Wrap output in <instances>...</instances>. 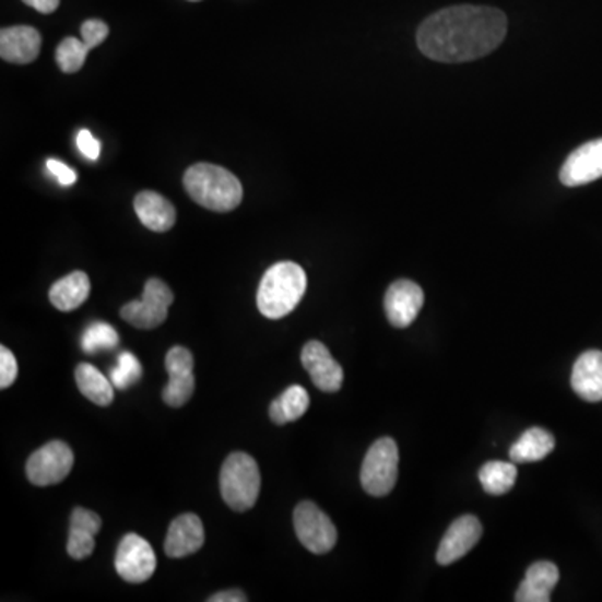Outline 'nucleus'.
I'll list each match as a JSON object with an SVG mask.
<instances>
[{
	"mask_svg": "<svg viewBox=\"0 0 602 602\" xmlns=\"http://www.w3.org/2000/svg\"><path fill=\"white\" fill-rule=\"evenodd\" d=\"M87 54H90V49L84 40L68 37L59 44L58 50H56V61L62 72L74 74V72L81 71L82 66L86 62Z\"/></svg>",
	"mask_w": 602,
	"mask_h": 602,
	"instance_id": "obj_26",
	"label": "nucleus"
},
{
	"mask_svg": "<svg viewBox=\"0 0 602 602\" xmlns=\"http://www.w3.org/2000/svg\"><path fill=\"white\" fill-rule=\"evenodd\" d=\"M399 477V447L390 437L377 440L362 463L361 482L367 494L383 497L396 487Z\"/></svg>",
	"mask_w": 602,
	"mask_h": 602,
	"instance_id": "obj_5",
	"label": "nucleus"
},
{
	"mask_svg": "<svg viewBox=\"0 0 602 602\" xmlns=\"http://www.w3.org/2000/svg\"><path fill=\"white\" fill-rule=\"evenodd\" d=\"M71 526L87 529V531L97 535L99 534L101 528H103V521H101V517L97 516L96 512H93V510L84 509V507H75V509L72 510Z\"/></svg>",
	"mask_w": 602,
	"mask_h": 602,
	"instance_id": "obj_31",
	"label": "nucleus"
},
{
	"mask_svg": "<svg viewBox=\"0 0 602 602\" xmlns=\"http://www.w3.org/2000/svg\"><path fill=\"white\" fill-rule=\"evenodd\" d=\"M194 358L185 346H173L166 355V370L169 374V383L163 390V400L169 406L185 405L193 397L197 389L194 381Z\"/></svg>",
	"mask_w": 602,
	"mask_h": 602,
	"instance_id": "obj_10",
	"label": "nucleus"
},
{
	"mask_svg": "<svg viewBox=\"0 0 602 602\" xmlns=\"http://www.w3.org/2000/svg\"><path fill=\"white\" fill-rule=\"evenodd\" d=\"M482 487L492 496H503L514 487L517 481V468L512 462L492 460L479 472Z\"/></svg>",
	"mask_w": 602,
	"mask_h": 602,
	"instance_id": "obj_24",
	"label": "nucleus"
},
{
	"mask_svg": "<svg viewBox=\"0 0 602 602\" xmlns=\"http://www.w3.org/2000/svg\"><path fill=\"white\" fill-rule=\"evenodd\" d=\"M186 191L198 204L217 213H228L241 204L243 186L228 169L198 163L185 173Z\"/></svg>",
	"mask_w": 602,
	"mask_h": 602,
	"instance_id": "obj_3",
	"label": "nucleus"
},
{
	"mask_svg": "<svg viewBox=\"0 0 602 602\" xmlns=\"http://www.w3.org/2000/svg\"><path fill=\"white\" fill-rule=\"evenodd\" d=\"M143 377V365L134 353L125 352L119 355L118 364L109 371L113 386L118 390H126L134 386L135 381Z\"/></svg>",
	"mask_w": 602,
	"mask_h": 602,
	"instance_id": "obj_27",
	"label": "nucleus"
},
{
	"mask_svg": "<svg viewBox=\"0 0 602 602\" xmlns=\"http://www.w3.org/2000/svg\"><path fill=\"white\" fill-rule=\"evenodd\" d=\"M134 211L140 222L151 232H169L175 226V206L156 191H141L135 197Z\"/></svg>",
	"mask_w": 602,
	"mask_h": 602,
	"instance_id": "obj_19",
	"label": "nucleus"
},
{
	"mask_svg": "<svg viewBox=\"0 0 602 602\" xmlns=\"http://www.w3.org/2000/svg\"><path fill=\"white\" fill-rule=\"evenodd\" d=\"M81 345L87 355L107 352V350H115L119 345V335L111 324L96 321V323H91L86 328V332L82 335Z\"/></svg>",
	"mask_w": 602,
	"mask_h": 602,
	"instance_id": "obj_25",
	"label": "nucleus"
},
{
	"mask_svg": "<svg viewBox=\"0 0 602 602\" xmlns=\"http://www.w3.org/2000/svg\"><path fill=\"white\" fill-rule=\"evenodd\" d=\"M296 538L314 554H327L335 547L337 528L332 519L310 500L299 503L293 512Z\"/></svg>",
	"mask_w": 602,
	"mask_h": 602,
	"instance_id": "obj_7",
	"label": "nucleus"
},
{
	"mask_svg": "<svg viewBox=\"0 0 602 602\" xmlns=\"http://www.w3.org/2000/svg\"><path fill=\"white\" fill-rule=\"evenodd\" d=\"M602 178V138L582 144L567 156L560 169V182L569 188Z\"/></svg>",
	"mask_w": 602,
	"mask_h": 602,
	"instance_id": "obj_12",
	"label": "nucleus"
},
{
	"mask_svg": "<svg viewBox=\"0 0 602 602\" xmlns=\"http://www.w3.org/2000/svg\"><path fill=\"white\" fill-rule=\"evenodd\" d=\"M175 295L166 283L157 279L147 280L143 299H135L121 308V318L132 327L153 330L168 318V310Z\"/></svg>",
	"mask_w": 602,
	"mask_h": 602,
	"instance_id": "obj_6",
	"label": "nucleus"
},
{
	"mask_svg": "<svg viewBox=\"0 0 602 602\" xmlns=\"http://www.w3.org/2000/svg\"><path fill=\"white\" fill-rule=\"evenodd\" d=\"M556 447V440L544 428H529L522 434L521 439L510 447V460L512 462L528 463L539 462L550 456Z\"/></svg>",
	"mask_w": 602,
	"mask_h": 602,
	"instance_id": "obj_21",
	"label": "nucleus"
},
{
	"mask_svg": "<svg viewBox=\"0 0 602 602\" xmlns=\"http://www.w3.org/2000/svg\"><path fill=\"white\" fill-rule=\"evenodd\" d=\"M191 2H198V0H191Z\"/></svg>",
	"mask_w": 602,
	"mask_h": 602,
	"instance_id": "obj_36",
	"label": "nucleus"
},
{
	"mask_svg": "<svg viewBox=\"0 0 602 602\" xmlns=\"http://www.w3.org/2000/svg\"><path fill=\"white\" fill-rule=\"evenodd\" d=\"M96 534L84 528L71 526L69 529L68 554L75 560L87 559L94 553Z\"/></svg>",
	"mask_w": 602,
	"mask_h": 602,
	"instance_id": "obj_28",
	"label": "nucleus"
},
{
	"mask_svg": "<svg viewBox=\"0 0 602 602\" xmlns=\"http://www.w3.org/2000/svg\"><path fill=\"white\" fill-rule=\"evenodd\" d=\"M204 544V528L197 514L176 517L168 529L164 553L173 559H182L198 553Z\"/></svg>",
	"mask_w": 602,
	"mask_h": 602,
	"instance_id": "obj_15",
	"label": "nucleus"
},
{
	"mask_svg": "<svg viewBox=\"0 0 602 602\" xmlns=\"http://www.w3.org/2000/svg\"><path fill=\"white\" fill-rule=\"evenodd\" d=\"M507 17L485 5H453L435 12L418 27V49L432 61H475L506 39Z\"/></svg>",
	"mask_w": 602,
	"mask_h": 602,
	"instance_id": "obj_1",
	"label": "nucleus"
},
{
	"mask_svg": "<svg viewBox=\"0 0 602 602\" xmlns=\"http://www.w3.org/2000/svg\"><path fill=\"white\" fill-rule=\"evenodd\" d=\"M74 452L62 440H52L33 453L25 465V474L37 487L59 484L71 474Z\"/></svg>",
	"mask_w": 602,
	"mask_h": 602,
	"instance_id": "obj_8",
	"label": "nucleus"
},
{
	"mask_svg": "<svg viewBox=\"0 0 602 602\" xmlns=\"http://www.w3.org/2000/svg\"><path fill=\"white\" fill-rule=\"evenodd\" d=\"M39 31L27 25H15L0 33V56L12 64H29L40 52Z\"/></svg>",
	"mask_w": 602,
	"mask_h": 602,
	"instance_id": "obj_16",
	"label": "nucleus"
},
{
	"mask_svg": "<svg viewBox=\"0 0 602 602\" xmlns=\"http://www.w3.org/2000/svg\"><path fill=\"white\" fill-rule=\"evenodd\" d=\"M156 566V554L146 539L138 534H128L121 539L116 553V570L125 581L131 585L146 582Z\"/></svg>",
	"mask_w": 602,
	"mask_h": 602,
	"instance_id": "obj_9",
	"label": "nucleus"
},
{
	"mask_svg": "<svg viewBox=\"0 0 602 602\" xmlns=\"http://www.w3.org/2000/svg\"><path fill=\"white\" fill-rule=\"evenodd\" d=\"M248 601V598H246L245 594H243L241 591H236V589H232V591H223L217 592V594L211 595L210 602H245Z\"/></svg>",
	"mask_w": 602,
	"mask_h": 602,
	"instance_id": "obj_35",
	"label": "nucleus"
},
{
	"mask_svg": "<svg viewBox=\"0 0 602 602\" xmlns=\"http://www.w3.org/2000/svg\"><path fill=\"white\" fill-rule=\"evenodd\" d=\"M220 488L225 503L236 512H246L260 496L261 474L257 460L245 452H235L225 460L220 474Z\"/></svg>",
	"mask_w": 602,
	"mask_h": 602,
	"instance_id": "obj_4",
	"label": "nucleus"
},
{
	"mask_svg": "<svg viewBox=\"0 0 602 602\" xmlns=\"http://www.w3.org/2000/svg\"><path fill=\"white\" fill-rule=\"evenodd\" d=\"M302 364L310 374L311 381L321 392L335 393L343 386V368L327 346L311 340L302 350Z\"/></svg>",
	"mask_w": 602,
	"mask_h": 602,
	"instance_id": "obj_11",
	"label": "nucleus"
},
{
	"mask_svg": "<svg viewBox=\"0 0 602 602\" xmlns=\"http://www.w3.org/2000/svg\"><path fill=\"white\" fill-rule=\"evenodd\" d=\"M75 143H78L79 151H81L87 160L96 161L97 157H99L101 143L94 138L93 132L87 131V129L79 131Z\"/></svg>",
	"mask_w": 602,
	"mask_h": 602,
	"instance_id": "obj_32",
	"label": "nucleus"
},
{
	"mask_svg": "<svg viewBox=\"0 0 602 602\" xmlns=\"http://www.w3.org/2000/svg\"><path fill=\"white\" fill-rule=\"evenodd\" d=\"M90 276L84 271H72L54 283L49 292L50 304L61 311H74L90 298Z\"/></svg>",
	"mask_w": 602,
	"mask_h": 602,
	"instance_id": "obj_20",
	"label": "nucleus"
},
{
	"mask_svg": "<svg viewBox=\"0 0 602 602\" xmlns=\"http://www.w3.org/2000/svg\"><path fill=\"white\" fill-rule=\"evenodd\" d=\"M17 374L19 367L14 353L5 345L0 346V389H9L17 378Z\"/></svg>",
	"mask_w": 602,
	"mask_h": 602,
	"instance_id": "obj_29",
	"label": "nucleus"
},
{
	"mask_svg": "<svg viewBox=\"0 0 602 602\" xmlns=\"http://www.w3.org/2000/svg\"><path fill=\"white\" fill-rule=\"evenodd\" d=\"M307 292L304 268L293 261H280L264 273L258 286L257 305L263 317L280 320L292 314Z\"/></svg>",
	"mask_w": 602,
	"mask_h": 602,
	"instance_id": "obj_2",
	"label": "nucleus"
},
{
	"mask_svg": "<svg viewBox=\"0 0 602 602\" xmlns=\"http://www.w3.org/2000/svg\"><path fill=\"white\" fill-rule=\"evenodd\" d=\"M107 34H109V27H107L106 22L97 21V19H90L81 27L82 40L90 50L103 44Z\"/></svg>",
	"mask_w": 602,
	"mask_h": 602,
	"instance_id": "obj_30",
	"label": "nucleus"
},
{
	"mask_svg": "<svg viewBox=\"0 0 602 602\" xmlns=\"http://www.w3.org/2000/svg\"><path fill=\"white\" fill-rule=\"evenodd\" d=\"M424 299V290L417 283L399 280L386 295L387 318L396 328L410 327L421 314Z\"/></svg>",
	"mask_w": 602,
	"mask_h": 602,
	"instance_id": "obj_13",
	"label": "nucleus"
},
{
	"mask_svg": "<svg viewBox=\"0 0 602 602\" xmlns=\"http://www.w3.org/2000/svg\"><path fill=\"white\" fill-rule=\"evenodd\" d=\"M308 406H310V397L307 390L304 387L292 386L279 399L271 402L270 417L276 425H285L304 417Z\"/></svg>",
	"mask_w": 602,
	"mask_h": 602,
	"instance_id": "obj_23",
	"label": "nucleus"
},
{
	"mask_svg": "<svg viewBox=\"0 0 602 602\" xmlns=\"http://www.w3.org/2000/svg\"><path fill=\"white\" fill-rule=\"evenodd\" d=\"M559 582V569L550 560L532 564L516 592L517 602H550L551 592Z\"/></svg>",
	"mask_w": 602,
	"mask_h": 602,
	"instance_id": "obj_18",
	"label": "nucleus"
},
{
	"mask_svg": "<svg viewBox=\"0 0 602 602\" xmlns=\"http://www.w3.org/2000/svg\"><path fill=\"white\" fill-rule=\"evenodd\" d=\"M22 2L36 9L40 14H52L59 8V0H22Z\"/></svg>",
	"mask_w": 602,
	"mask_h": 602,
	"instance_id": "obj_34",
	"label": "nucleus"
},
{
	"mask_svg": "<svg viewBox=\"0 0 602 602\" xmlns=\"http://www.w3.org/2000/svg\"><path fill=\"white\" fill-rule=\"evenodd\" d=\"M482 538V524L477 517L462 516L452 522L440 542L437 551V563L449 566L462 559L469 551L474 550Z\"/></svg>",
	"mask_w": 602,
	"mask_h": 602,
	"instance_id": "obj_14",
	"label": "nucleus"
},
{
	"mask_svg": "<svg viewBox=\"0 0 602 602\" xmlns=\"http://www.w3.org/2000/svg\"><path fill=\"white\" fill-rule=\"evenodd\" d=\"M570 386L586 402L602 400V352L589 350L576 361Z\"/></svg>",
	"mask_w": 602,
	"mask_h": 602,
	"instance_id": "obj_17",
	"label": "nucleus"
},
{
	"mask_svg": "<svg viewBox=\"0 0 602 602\" xmlns=\"http://www.w3.org/2000/svg\"><path fill=\"white\" fill-rule=\"evenodd\" d=\"M46 166L62 186H71L78 181V175H75L74 169L69 168L68 164L61 163V161L47 160Z\"/></svg>",
	"mask_w": 602,
	"mask_h": 602,
	"instance_id": "obj_33",
	"label": "nucleus"
},
{
	"mask_svg": "<svg viewBox=\"0 0 602 602\" xmlns=\"http://www.w3.org/2000/svg\"><path fill=\"white\" fill-rule=\"evenodd\" d=\"M75 381L82 396L99 406H107L115 400L111 378L104 377L94 365L79 364L75 368Z\"/></svg>",
	"mask_w": 602,
	"mask_h": 602,
	"instance_id": "obj_22",
	"label": "nucleus"
}]
</instances>
